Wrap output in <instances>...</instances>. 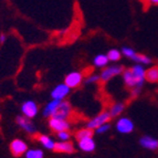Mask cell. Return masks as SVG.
<instances>
[{"label":"cell","mask_w":158,"mask_h":158,"mask_svg":"<svg viewBox=\"0 0 158 158\" xmlns=\"http://www.w3.org/2000/svg\"><path fill=\"white\" fill-rule=\"evenodd\" d=\"M93 129H90L85 127V128H82L80 129L79 132L77 133V139L80 140V139H83V138H87V137H93Z\"/></svg>","instance_id":"24"},{"label":"cell","mask_w":158,"mask_h":158,"mask_svg":"<svg viewBox=\"0 0 158 158\" xmlns=\"http://www.w3.org/2000/svg\"><path fill=\"white\" fill-rule=\"evenodd\" d=\"M146 81L150 83H157L158 82V66H152L146 70Z\"/></svg>","instance_id":"19"},{"label":"cell","mask_w":158,"mask_h":158,"mask_svg":"<svg viewBox=\"0 0 158 158\" xmlns=\"http://www.w3.org/2000/svg\"><path fill=\"white\" fill-rule=\"evenodd\" d=\"M125 110V105L124 103H121V102H117L115 103V104H113V105L111 106V108H110V114H111L112 118L113 117H116V116H119L123 112H124Z\"/></svg>","instance_id":"20"},{"label":"cell","mask_w":158,"mask_h":158,"mask_svg":"<svg viewBox=\"0 0 158 158\" xmlns=\"http://www.w3.org/2000/svg\"><path fill=\"white\" fill-rule=\"evenodd\" d=\"M26 158H43L44 157V153L43 150L39 149V148H31L28 149L24 154Z\"/></svg>","instance_id":"21"},{"label":"cell","mask_w":158,"mask_h":158,"mask_svg":"<svg viewBox=\"0 0 158 158\" xmlns=\"http://www.w3.org/2000/svg\"><path fill=\"white\" fill-rule=\"evenodd\" d=\"M115 128L121 134H131L134 131L135 124L129 117L124 116V117H121V118L117 119L115 124Z\"/></svg>","instance_id":"5"},{"label":"cell","mask_w":158,"mask_h":158,"mask_svg":"<svg viewBox=\"0 0 158 158\" xmlns=\"http://www.w3.org/2000/svg\"><path fill=\"white\" fill-rule=\"evenodd\" d=\"M56 137H58L59 142H69V140L71 139V133L69 132V131L56 133Z\"/></svg>","instance_id":"26"},{"label":"cell","mask_w":158,"mask_h":158,"mask_svg":"<svg viewBox=\"0 0 158 158\" xmlns=\"http://www.w3.org/2000/svg\"><path fill=\"white\" fill-rule=\"evenodd\" d=\"M6 40H7V35L6 34H0V44H3L6 42Z\"/></svg>","instance_id":"29"},{"label":"cell","mask_w":158,"mask_h":158,"mask_svg":"<svg viewBox=\"0 0 158 158\" xmlns=\"http://www.w3.org/2000/svg\"><path fill=\"white\" fill-rule=\"evenodd\" d=\"M38 142L41 144L43 148L48 150H54L56 148V142L53 139L52 137L48 136V135H39L38 136Z\"/></svg>","instance_id":"15"},{"label":"cell","mask_w":158,"mask_h":158,"mask_svg":"<svg viewBox=\"0 0 158 158\" xmlns=\"http://www.w3.org/2000/svg\"><path fill=\"white\" fill-rule=\"evenodd\" d=\"M121 52H122V56H126L127 59H131V60H133V59L135 58V56L137 54L136 51L131 47H123L122 48Z\"/></svg>","instance_id":"25"},{"label":"cell","mask_w":158,"mask_h":158,"mask_svg":"<svg viewBox=\"0 0 158 158\" xmlns=\"http://www.w3.org/2000/svg\"><path fill=\"white\" fill-rule=\"evenodd\" d=\"M131 71H132V73L134 74L135 80H136V87H135V89L142 91V87L144 86V83H145V81H146L145 68H144L143 64L136 63L131 68Z\"/></svg>","instance_id":"2"},{"label":"cell","mask_w":158,"mask_h":158,"mask_svg":"<svg viewBox=\"0 0 158 158\" xmlns=\"http://www.w3.org/2000/svg\"><path fill=\"white\" fill-rule=\"evenodd\" d=\"M61 101L59 100H51L50 102L47 103V105L44 106V108H43L42 111V114L44 117H52L53 114L56 113V111L58 110L59 105H60Z\"/></svg>","instance_id":"14"},{"label":"cell","mask_w":158,"mask_h":158,"mask_svg":"<svg viewBox=\"0 0 158 158\" xmlns=\"http://www.w3.org/2000/svg\"><path fill=\"white\" fill-rule=\"evenodd\" d=\"M70 92H71V89L65 83H61V84L54 86V89L51 91V98H52V100L63 101L70 94Z\"/></svg>","instance_id":"8"},{"label":"cell","mask_w":158,"mask_h":158,"mask_svg":"<svg viewBox=\"0 0 158 158\" xmlns=\"http://www.w3.org/2000/svg\"><path fill=\"white\" fill-rule=\"evenodd\" d=\"M139 145L143 148L148 150H157L158 149V138L149 135H145L139 138Z\"/></svg>","instance_id":"12"},{"label":"cell","mask_w":158,"mask_h":158,"mask_svg":"<svg viewBox=\"0 0 158 158\" xmlns=\"http://www.w3.org/2000/svg\"><path fill=\"white\" fill-rule=\"evenodd\" d=\"M134 62L136 63H139V64H143V65H147V64H150L152 63V59L149 56H145V54H142V53H137L135 58L133 59Z\"/></svg>","instance_id":"23"},{"label":"cell","mask_w":158,"mask_h":158,"mask_svg":"<svg viewBox=\"0 0 158 158\" xmlns=\"http://www.w3.org/2000/svg\"><path fill=\"white\" fill-rule=\"evenodd\" d=\"M10 150L12 155L19 157V156H22L26 154V152L28 150V145L23 139L16 138L10 143Z\"/></svg>","instance_id":"10"},{"label":"cell","mask_w":158,"mask_h":158,"mask_svg":"<svg viewBox=\"0 0 158 158\" xmlns=\"http://www.w3.org/2000/svg\"><path fill=\"white\" fill-rule=\"evenodd\" d=\"M106 56H107L110 62H118L122 58V52L118 49H111V50H108Z\"/></svg>","instance_id":"22"},{"label":"cell","mask_w":158,"mask_h":158,"mask_svg":"<svg viewBox=\"0 0 158 158\" xmlns=\"http://www.w3.org/2000/svg\"><path fill=\"white\" fill-rule=\"evenodd\" d=\"M54 150L58 152V153L72 154V153H74L75 147H74L73 143H71V142H56Z\"/></svg>","instance_id":"16"},{"label":"cell","mask_w":158,"mask_h":158,"mask_svg":"<svg viewBox=\"0 0 158 158\" xmlns=\"http://www.w3.org/2000/svg\"><path fill=\"white\" fill-rule=\"evenodd\" d=\"M77 146L84 153H92L96 148V144H95V140L93 137H87V138L77 140Z\"/></svg>","instance_id":"13"},{"label":"cell","mask_w":158,"mask_h":158,"mask_svg":"<svg viewBox=\"0 0 158 158\" xmlns=\"http://www.w3.org/2000/svg\"><path fill=\"white\" fill-rule=\"evenodd\" d=\"M110 128H111V124H110V123H106V124H103V125H101V126H98V128L94 129V131L96 134L102 135V134H105L106 132H108Z\"/></svg>","instance_id":"27"},{"label":"cell","mask_w":158,"mask_h":158,"mask_svg":"<svg viewBox=\"0 0 158 158\" xmlns=\"http://www.w3.org/2000/svg\"><path fill=\"white\" fill-rule=\"evenodd\" d=\"M147 1L152 5H158V0H147Z\"/></svg>","instance_id":"30"},{"label":"cell","mask_w":158,"mask_h":158,"mask_svg":"<svg viewBox=\"0 0 158 158\" xmlns=\"http://www.w3.org/2000/svg\"><path fill=\"white\" fill-rule=\"evenodd\" d=\"M82 82H83V74L77 71H73L71 73H69L65 77V80H64V83L70 89H75V87L80 86Z\"/></svg>","instance_id":"11"},{"label":"cell","mask_w":158,"mask_h":158,"mask_svg":"<svg viewBox=\"0 0 158 158\" xmlns=\"http://www.w3.org/2000/svg\"><path fill=\"white\" fill-rule=\"evenodd\" d=\"M16 122L18 126L24 131L26 133H28L29 135H34L37 133V127L35 125L32 123V121L30 118H27L23 115H18L16 118Z\"/></svg>","instance_id":"6"},{"label":"cell","mask_w":158,"mask_h":158,"mask_svg":"<svg viewBox=\"0 0 158 158\" xmlns=\"http://www.w3.org/2000/svg\"><path fill=\"white\" fill-rule=\"evenodd\" d=\"M124 69L123 66L119 65V64H114L111 66H106V68L103 69V71L100 73V81L103 82H107L111 79H113L114 77H117L119 74L123 73Z\"/></svg>","instance_id":"1"},{"label":"cell","mask_w":158,"mask_h":158,"mask_svg":"<svg viewBox=\"0 0 158 158\" xmlns=\"http://www.w3.org/2000/svg\"><path fill=\"white\" fill-rule=\"evenodd\" d=\"M98 81H100V75H98V74H92V75H90V77L85 80V83H86V84H94V83H98Z\"/></svg>","instance_id":"28"},{"label":"cell","mask_w":158,"mask_h":158,"mask_svg":"<svg viewBox=\"0 0 158 158\" xmlns=\"http://www.w3.org/2000/svg\"><path fill=\"white\" fill-rule=\"evenodd\" d=\"M111 119H112V116H111V114H110V112L104 111V112L100 113L98 115H96L95 117H93L92 119H90V121L87 122L86 127L94 131V129H96L98 126H101V125L106 124V123H110Z\"/></svg>","instance_id":"3"},{"label":"cell","mask_w":158,"mask_h":158,"mask_svg":"<svg viewBox=\"0 0 158 158\" xmlns=\"http://www.w3.org/2000/svg\"><path fill=\"white\" fill-rule=\"evenodd\" d=\"M49 127L52 129L53 132L60 133V132H64V131H69L71 125H70L68 119L50 117L49 118Z\"/></svg>","instance_id":"7"},{"label":"cell","mask_w":158,"mask_h":158,"mask_svg":"<svg viewBox=\"0 0 158 158\" xmlns=\"http://www.w3.org/2000/svg\"><path fill=\"white\" fill-rule=\"evenodd\" d=\"M21 113L27 118H34L39 113V106L34 101L27 100L21 104Z\"/></svg>","instance_id":"4"},{"label":"cell","mask_w":158,"mask_h":158,"mask_svg":"<svg viewBox=\"0 0 158 158\" xmlns=\"http://www.w3.org/2000/svg\"><path fill=\"white\" fill-rule=\"evenodd\" d=\"M122 74H123V81H124L125 85H126L127 87H129L131 90L135 89V87H136V80H135L134 74L132 73L131 69L124 70Z\"/></svg>","instance_id":"17"},{"label":"cell","mask_w":158,"mask_h":158,"mask_svg":"<svg viewBox=\"0 0 158 158\" xmlns=\"http://www.w3.org/2000/svg\"><path fill=\"white\" fill-rule=\"evenodd\" d=\"M72 113V106L68 101H61L60 105H59L58 110L56 111V113L53 114L52 117L56 118H62V119H68L70 117Z\"/></svg>","instance_id":"9"},{"label":"cell","mask_w":158,"mask_h":158,"mask_svg":"<svg viewBox=\"0 0 158 158\" xmlns=\"http://www.w3.org/2000/svg\"><path fill=\"white\" fill-rule=\"evenodd\" d=\"M108 62H110V60H108L107 56H106V54H103V53L98 54V56L93 59V64H94V66H96V68H98V69L106 68Z\"/></svg>","instance_id":"18"}]
</instances>
